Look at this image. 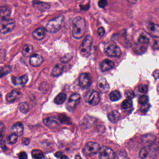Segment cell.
Here are the masks:
<instances>
[{
    "instance_id": "obj_45",
    "label": "cell",
    "mask_w": 159,
    "mask_h": 159,
    "mask_svg": "<svg viewBox=\"0 0 159 159\" xmlns=\"http://www.w3.org/2000/svg\"><path fill=\"white\" fill-rule=\"evenodd\" d=\"M55 156L57 158H60L62 159H67V157L66 156V155H63L62 152H56L55 154Z\"/></svg>"
},
{
    "instance_id": "obj_1",
    "label": "cell",
    "mask_w": 159,
    "mask_h": 159,
    "mask_svg": "<svg viewBox=\"0 0 159 159\" xmlns=\"http://www.w3.org/2000/svg\"><path fill=\"white\" fill-rule=\"evenodd\" d=\"M72 27V36L76 39H80L84 36L86 25L83 18L79 16L73 19Z\"/></svg>"
},
{
    "instance_id": "obj_39",
    "label": "cell",
    "mask_w": 159,
    "mask_h": 159,
    "mask_svg": "<svg viewBox=\"0 0 159 159\" xmlns=\"http://www.w3.org/2000/svg\"><path fill=\"white\" fill-rule=\"evenodd\" d=\"M125 96L127 99H131L134 97V93L132 90H128L125 93Z\"/></svg>"
},
{
    "instance_id": "obj_26",
    "label": "cell",
    "mask_w": 159,
    "mask_h": 159,
    "mask_svg": "<svg viewBox=\"0 0 159 159\" xmlns=\"http://www.w3.org/2000/svg\"><path fill=\"white\" fill-rule=\"evenodd\" d=\"M66 95L64 93L58 94L54 99V102L57 105H61L66 101Z\"/></svg>"
},
{
    "instance_id": "obj_32",
    "label": "cell",
    "mask_w": 159,
    "mask_h": 159,
    "mask_svg": "<svg viewBox=\"0 0 159 159\" xmlns=\"http://www.w3.org/2000/svg\"><path fill=\"white\" fill-rule=\"evenodd\" d=\"M60 122L62 123L63 124H71V120L70 118L67 117L65 115H60L58 118Z\"/></svg>"
},
{
    "instance_id": "obj_35",
    "label": "cell",
    "mask_w": 159,
    "mask_h": 159,
    "mask_svg": "<svg viewBox=\"0 0 159 159\" xmlns=\"http://www.w3.org/2000/svg\"><path fill=\"white\" fill-rule=\"evenodd\" d=\"M73 56V54L72 53L67 54L65 56L61 58V61L62 63H67L72 59Z\"/></svg>"
},
{
    "instance_id": "obj_49",
    "label": "cell",
    "mask_w": 159,
    "mask_h": 159,
    "mask_svg": "<svg viewBox=\"0 0 159 159\" xmlns=\"http://www.w3.org/2000/svg\"><path fill=\"white\" fill-rule=\"evenodd\" d=\"M153 76L155 80H157L159 78V70L158 69L156 70L153 72Z\"/></svg>"
},
{
    "instance_id": "obj_28",
    "label": "cell",
    "mask_w": 159,
    "mask_h": 159,
    "mask_svg": "<svg viewBox=\"0 0 159 159\" xmlns=\"http://www.w3.org/2000/svg\"><path fill=\"white\" fill-rule=\"evenodd\" d=\"M31 155L34 159H43L44 158L43 152L39 149L33 150L31 152Z\"/></svg>"
},
{
    "instance_id": "obj_15",
    "label": "cell",
    "mask_w": 159,
    "mask_h": 159,
    "mask_svg": "<svg viewBox=\"0 0 159 159\" xmlns=\"http://www.w3.org/2000/svg\"><path fill=\"white\" fill-rule=\"evenodd\" d=\"M46 30L44 28L40 27L34 30L32 33L33 38L38 40L43 39L46 36Z\"/></svg>"
},
{
    "instance_id": "obj_19",
    "label": "cell",
    "mask_w": 159,
    "mask_h": 159,
    "mask_svg": "<svg viewBox=\"0 0 159 159\" xmlns=\"http://www.w3.org/2000/svg\"><path fill=\"white\" fill-rule=\"evenodd\" d=\"M114 63L109 59H105L100 64V68L103 72L111 70L114 67Z\"/></svg>"
},
{
    "instance_id": "obj_47",
    "label": "cell",
    "mask_w": 159,
    "mask_h": 159,
    "mask_svg": "<svg viewBox=\"0 0 159 159\" xmlns=\"http://www.w3.org/2000/svg\"><path fill=\"white\" fill-rule=\"evenodd\" d=\"M19 158L21 159H25L27 158V155L25 152H22L19 154Z\"/></svg>"
},
{
    "instance_id": "obj_48",
    "label": "cell",
    "mask_w": 159,
    "mask_h": 159,
    "mask_svg": "<svg viewBox=\"0 0 159 159\" xmlns=\"http://www.w3.org/2000/svg\"><path fill=\"white\" fill-rule=\"evenodd\" d=\"M22 142L25 145H29L30 143V139L27 138H24L22 139Z\"/></svg>"
},
{
    "instance_id": "obj_33",
    "label": "cell",
    "mask_w": 159,
    "mask_h": 159,
    "mask_svg": "<svg viewBox=\"0 0 159 159\" xmlns=\"http://www.w3.org/2000/svg\"><path fill=\"white\" fill-rule=\"evenodd\" d=\"M133 106V102L130 99H127L125 100L122 103L121 107L124 109H127L131 108Z\"/></svg>"
},
{
    "instance_id": "obj_43",
    "label": "cell",
    "mask_w": 159,
    "mask_h": 159,
    "mask_svg": "<svg viewBox=\"0 0 159 159\" xmlns=\"http://www.w3.org/2000/svg\"><path fill=\"white\" fill-rule=\"evenodd\" d=\"M107 0H100L98 3V6L102 9L106 8L107 5Z\"/></svg>"
},
{
    "instance_id": "obj_13",
    "label": "cell",
    "mask_w": 159,
    "mask_h": 159,
    "mask_svg": "<svg viewBox=\"0 0 159 159\" xmlns=\"http://www.w3.org/2000/svg\"><path fill=\"white\" fill-rule=\"evenodd\" d=\"M32 5L35 9L41 12L45 11L51 8V6L48 3L41 2L37 1V0L33 1L32 2Z\"/></svg>"
},
{
    "instance_id": "obj_24",
    "label": "cell",
    "mask_w": 159,
    "mask_h": 159,
    "mask_svg": "<svg viewBox=\"0 0 159 159\" xmlns=\"http://www.w3.org/2000/svg\"><path fill=\"white\" fill-rule=\"evenodd\" d=\"M152 148L149 147H146L142 148L139 152V157L142 159H148L150 153L151 152Z\"/></svg>"
},
{
    "instance_id": "obj_36",
    "label": "cell",
    "mask_w": 159,
    "mask_h": 159,
    "mask_svg": "<svg viewBox=\"0 0 159 159\" xmlns=\"http://www.w3.org/2000/svg\"><path fill=\"white\" fill-rule=\"evenodd\" d=\"M148 101V98L147 96L143 95L141 96L139 98V103L141 105L147 104Z\"/></svg>"
},
{
    "instance_id": "obj_40",
    "label": "cell",
    "mask_w": 159,
    "mask_h": 159,
    "mask_svg": "<svg viewBox=\"0 0 159 159\" xmlns=\"http://www.w3.org/2000/svg\"><path fill=\"white\" fill-rule=\"evenodd\" d=\"M6 52L3 49H0V63H2L5 60Z\"/></svg>"
},
{
    "instance_id": "obj_9",
    "label": "cell",
    "mask_w": 159,
    "mask_h": 159,
    "mask_svg": "<svg viewBox=\"0 0 159 159\" xmlns=\"http://www.w3.org/2000/svg\"><path fill=\"white\" fill-rule=\"evenodd\" d=\"M81 100V96L78 93H74L71 95L69 99L67 108L69 111H73L76 108L77 105Z\"/></svg>"
},
{
    "instance_id": "obj_29",
    "label": "cell",
    "mask_w": 159,
    "mask_h": 159,
    "mask_svg": "<svg viewBox=\"0 0 159 159\" xmlns=\"http://www.w3.org/2000/svg\"><path fill=\"white\" fill-rule=\"evenodd\" d=\"M19 110L22 113L26 114L29 110V106L28 103L26 102H22L18 105Z\"/></svg>"
},
{
    "instance_id": "obj_22",
    "label": "cell",
    "mask_w": 159,
    "mask_h": 159,
    "mask_svg": "<svg viewBox=\"0 0 159 159\" xmlns=\"http://www.w3.org/2000/svg\"><path fill=\"white\" fill-rule=\"evenodd\" d=\"M33 47L30 44H25L22 50V53L25 57H30L32 55L33 52Z\"/></svg>"
},
{
    "instance_id": "obj_46",
    "label": "cell",
    "mask_w": 159,
    "mask_h": 159,
    "mask_svg": "<svg viewBox=\"0 0 159 159\" xmlns=\"http://www.w3.org/2000/svg\"><path fill=\"white\" fill-rule=\"evenodd\" d=\"M98 33L100 37H103L105 34V30L104 28L100 27L98 29Z\"/></svg>"
},
{
    "instance_id": "obj_11",
    "label": "cell",
    "mask_w": 159,
    "mask_h": 159,
    "mask_svg": "<svg viewBox=\"0 0 159 159\" xmlns=\"http://www.w3.org/2000/svg\"><path fill=\"white\" fill-rule=\"evenodd\" d=\"M97 87L98 90L102 93H108L110 90V86L105 78L100 77L98 80Z\"/></svg>"
},
{
    "instance_id": "obj_12",
    "label": "cell",
    "mask_w": 159,
    "mask_h": 159,
    "mask_svg": "<svg viewBox=\"0 0 159 159\" xmlns=\"http://www.w3.org/2000/svg\"><path fill=\"white\" fill-rule=\"evenodd\" d=\"M148 33L154 38L158 39L159 36V27L153 23H149L147 26Z\"/></svg>"
},
{
    "instance_id": "obj_6",
    "label": "cell",
    "mask_w": 159,
    "mask_h": 159,
    "mask_svg": "<svg viewBox=\"0 0 159 159\" xmlns=\"http://www.w3.org/2000/svg\"><path fill=\"white\" fill-rule=\"evenodd\" d=\"M100 147L99 144L94 142H90L86 144L83 149V152L86 156H92L97 154Z\"/></svg>"
},
{
    "instance_id": "obj_14",
    "label": "cell",
    "mask_w": 159,
    "mask_h": 159,
    "mask_svg": "<svg viewBox=\"0 0 159 159\" xmlns=\"http://www.w3.org/2000/svg\"><path fill=\"white\" fill-rule=\"evenodd\" d=\"M43 122L45 125L51 128H57L60 125L59 120L53 117L45 118L43 119Z\"/></svg>"
},
{
    "instance_id": "obj_7",
    "label": "cell",
    "mask_w": 159,
    "mask_h": 159,
    "mask_svg": "<svg viewBox=\"0 0 159 159\" xmlns=\"http://www.w3.org/2000/svg\"><path fill=\"white\" fill-rule=\"evenodd\" d=\"M84 100L92 106H96L100 102V94L96 91H89L84 96Z\"/></svg>"
},
{
    "instance_id": "obj_34",
    "label": "cell",
    "mask_w": 159,
    "mask_h": 159,
    "mask_svg": "<svg viewBox=\"0 0 159 159\" xmlns=\"http://www.w3.org/2000/svg\"><path fill=\"white\" fill-rule=\"evenodd\" d=\"M11 71V68L10 66H6L4 67L0 71V78H2L7 74H9Z\"/></svg>"
},
{
    "instance_id": "obj_10",
    "label": "cell",
    "mask_w": 159,
    "mask_h": 159,
    "mask_svg": "<svg viewBox=\"0 0 159 159\" xmlns=\"http://www.w3.org/2000/svg\"><path fill=\"white\" fill-rule=\"evenodd\" d=\"M79 83L80 86L83 89L89 88L92 83L91 75L88 73H82L79 78Z\"/></svg>"
},
{
    "instance_id": "obj_42",
    "label": "cell",
    "mask_w": 159,
    "mask_h": 159,
    "mask_svg": "<svg viewBox=\"0 0 159 159\" xmlns=\"http://www.w3.org/2000/svg\"><path fill=\"white\" fill-rule=\"evenodd\" d=\"M49 85L48 84L45 82H43L41 84L39 87V89L41 91H44V92H47L49 90Z\"/></svg>"
},
{
    "instance_id": "obj_38",
    "label": "cell",
    "mask_w": 159,
    "mask_h": 159,
    "mask_svg": "<svg viewBox=\"0 0 159 159\" xmlns=\"http://www.w3.org/2000/svg\"><path fill=\"white\" fill-rule=\"evenodd\" d=\"M138 91L142 93H147L148 91V87L145 84H141L138 87Z\"/></svg>"
},
{
    "instance_id": "obj_50",
    "label": "cell",
    "mask_w": 159,
    "mask_h": 159,
    "mask_svg": "<svg viewBox=\"0 0 159 159\" xmlns=\"http://www.w3.org/2000/svg\"><path fill=\"white\" fill-rule=\"evenodd\" d=\"M127 1L128 2L132 3V4H135L138 0H127Z\"/></svg>"
},
{
    "instance_id": "obj_4",
    "label": "cell",
    "mask_w": 159,
    "mask_h": 159,
    "mask_svg": "<svg viewBox=\"0 0 159 159\" xmlns=\"http://www.w3.org/2000/svg\"><path fill=\"white\" fill-rule=\"evenodd\" d=\"M16 25V22L13 19H2L0 21V32L4 34L10 33L15 29Z\"/></svg>"
},
{
    "instance_id": "obj_51",
    "label": "cell",
    "mask_w": 159,
    "mask_h": 159,
    "mask_svg": "<svg viewBox=\"0 0 159 159\" xmlns=\"http://www.w3.org/2000/svg\"><path fill=\"white\" fill-rule=\"evenodd\" d=\"M1 93H0V97H1Z\"/></svg>"
},
{
    "instance_id": "obj_44",
    "label": "cell",
    "mask_w": 159,
    "mask_h": 159,
    "mask_svg": "<svg viewBox=\"0 0 159 159\" xmlns=\"http://www.w3.org/2000/svg\"><path fill=\"white\" fill-rule=\"evenodd\" d=\"M150 108V105L148 104H146L144 105H142L140 108V111L143 112H146L148 110L149 108Z\"/></svg>"
},
{
    "instance_id": "obj_31",
    "label": "cell",
    "mask_w": 159,
    "mask_h": 159,
    "mask_svg": "<svg viewBox=\"0 0 159 159\" xmlns=\"http://www.w3.org/2000/svg\"><path fill=\"white\" fill-rule=\"evenodd\" d=\"M138 42L141 44H148L150 42L149 38L145 34H141L139 38Z\"/></svg>"
},
{
    "instance_id": "obj_16",
    "label": "cell",
    "mask_w": 159,
    "mask_h": 159,
    "mask_svg": "<svg viewBox=\"0 0 159 159\" xmlns=\"http://www.w3.org/2000/svg\"><path fill=\"white\" fill-rule=\"evenodd\" d=\"M43 60L42 57L40 55H32L31 56H30V63L33 66L38 67L39 66L42 64Z\"/></svg>"
},
{
    "instance_id": "obj_25",
    "label": "cell",
    "mask_w": 159,
    "mask_h": 159,
    "mask_svg": "<svg viewBox=\"0 0 159 159\" xmlns=\"http://www.w3.org/2000/svg\"><path fill=\"white\" fill-rule=\"evenodd\" d=\"M63 70H64L63 66L62 65L58 64L54 67L53 69L52 70V75L53 77H57L62 74Z\"/></svg>"
},
{
    "instance_id": "obj_8",
    "label": "cell",
    "mask_w": 159,
    "mask_h": 159,
    "mask_svg": "<svg viewBox=\"0 0 159 159\" xmlns=\"http://www.w3.org/2000/svg\"><path fill=\"white\" fill-rule=\"evenodd\" d=\"M99 158L100 159H112L115 158V153L109 148L102 147L100 148L99 151Z\"/></svg>"
},
{
    "instance_id": "obj_20",
    "label": "cell",
    "mask_w": 159,
    "mask_h": 159,
    "mask_svg": "<svg viewBox=\"0 0 159 159\" xmlns=\"http://www.w3.org/2000/svg\"><path fill=\"white\" fill-rule=\"evenodd\" d=\"M11 11L9 7L2 6L0 7V17L2 19H9L11 16Z\"/></svg>"
},
{
    "instance_id": "obj_17",
    "label": "cell",
    "mask_w": 159,
    "mask_h": 159,
    "mask_svg": "<svg viewBox=\"0 0 159 159\" xmlns=\"http://www.w3.org/2000/svg\"><path fill=\"white\" fill-rule=\"evenodd\" d=\"M24 127L21 123L17 122L11 128V132L18 136H21L24 134Z\"/></svg>"
},
{
    "instance_id": "obj_41",
    "label": "cell",
    "mask_w": 159,
    "mask_h": 159,
    "mask_svg": "<svg viewBox=\"0 0 159 159\" xmlns=\"http://www.w3.org/2000/svg\"><path fill=\"white\" fill-rule=\"evenodd\" d=\"M18 136L16 135L15 134H12L9 137L10 143L11 144H15L16 143L18 139Z\"/></svg>"
},
{
    "instance_id": "obj_30",
    "label": "cell",
    "mask_w": 159,
    "mask_h": 159,
    "mask_svg": "<svg viewBox=\"0 0 159 159\" xmlns=\"http://www.w3.org/2000/svg\"><path fill=\"white\" fill-rule=\"evenodd\" d=\"M121 98L120 93L117 91H113L110 94V98L112 101H117Z\"/></svg>"
},
{
    "instance_id": "obj_3",
    "label": "cell",
    "mask_w": 159,
    "mask_h": 159,
    "mask_svg": "<svg viewBox=\"0 0 159 159\" xmlns=\"http://www.w3.org/2000/svg\"><path fill=\"white\" fill-rule=\"evenodd\" d=\"M104 52L109 57H120L122 54L120 47L113 42H109L105 45Z\"/></svg>"
},
{
    "instance_id": "obj_5",
    "label": "cell",
    "mask_w": 159,
    "mask_h": 159,
    "mask_svg": "<svg viewBox=\"0 0 159 159\" xmlns=\"http://www.w3.org/2000/svg\"><path fill=\"white\" fill-rule=\"evenodd\" d=\"M93 39L90 35L85 37L80 47V52L81 55L84 57H88L91 52Z\"/></svg>"
},
{
    "instance_id": "obj_23",
    "label": "cell",
    "mask_w": 159,
    "mask_h": 159,
    "mask_svg": "<svg viewBox=\"0 0 159 159\" xmlns=\"http://www.w3.org/2000/svg\"><path fill=\"white\" fill-rule=\"evenodd\" d=\"M28 81V78L26 75H23L20 78H13L12 82L15 85L24 84L26 83Z\"/></svg>"
},
{
    "instance_id": "obj_21",
    "label": "cell",
    "mask_w": 159,
    "mask_h": 159,
    "mask_svg": "<svg viewBox=\"0 0 159 159\" xmlns=\"http://www.w3.org/2000/svg\"><path fill=\"white\" fill-rule=\"evenodd\" d=\"M120 114L117 111H113L108 115V119L111 123H117L120 119Z\"/></svg>"
},
{
    "instance_id": "obj_27",
    "label": "cell",
    "mask_w": 159,
    "mask_h": 159,
    "mask_svg": "<svg viewBox=\"0 0 159 159\" xmlns=\"http://www.w3.org/2000/svg\"><path fill=\"white\" fill-rule=\"evenodd\" d=\"M134 51L138 54L141 55L147 51V47L144 44H136L134 47Z\"/></svg>"
},
{
    "instance_id": "obj_37",
    "label": "cell",
    "mask_w": 159,
    "mask_h": 159,
    "mask_svg": "<svg viewBox=\"0 0 159 159\" xmlns=\"http://www.w3.org/2000/svg\"><path fill=\"white\" fill-rule=\"evenodd\" d=\"M5 132V126L3 124L0 122V141H1L3 139Z\"/></svg>"
},
{
    "instance_id": "obj_2",
    "label": "cell",
    "mask_w": 159,
    "mask_h": 159,
    "mask_svg": "<svg viewBox=\"0 0 159 159\" xmlns=\"http://www.w3.org/2000/svg\"><path fill=\"white\" fill-rule=\"evenodd\" d=\"M64 19V16H60L50 20L46 26V31L52 34L58 32L62 27Z\"/></svg>"
},
{
    "instance_id": "obj_18",
    "label": "cell",
    "mask_w": 159,
    "mask_h": 159,
    "mask_svg": "<svg viewBox=\"0 0 159 159\" xmlns=\"http://www.w3.org/2000/svg\"><path fill=\"white\" fill-rule=\"evenodd\" d=\"M21 96V93L19 91L13 90L9 93L6 96V100L9 103H12Z\"/></svg>"
}]
</instances>
